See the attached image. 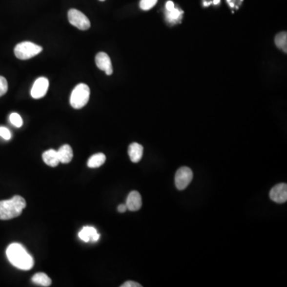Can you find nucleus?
Wrapping results in <instances>:
<instances>
[{
	"label": "nucleus",
	"instance_id": "f257e3e1",
	"mask_svg": "<svg viewBox=\"0 0 287 287\" xmlns=\"http://www.w3.org/2000/svg\"><path fill=\"white\" fill-rule=\"evenodd\" d=\"M7 256L10 263L20 270H29L34 266L33 257L21 244H11L7 249Z\"/></svg>",
	"mask_w": 287,
	"mask_h": 287
},
{
	"label": "nucleus",
	"instance_id": "f03ea898",
	"mask_svg": "<svg viewBox=\"0 0 287 287\" xmlns=\"http://www.w3.org/2000/svg\"><path fill=\"white\" fill-rule=\"evenodd\" d=\"M26 206V200L20 196H15L11 200H1L0 220H11L20 216Z\"/></svg>",
	"mask_w": 287,
	"mask_h": 287
},
{
	"label": "nucleus",
	"instance_id": "7ed1b4c3",
	"mask_svg": "<svg viewBox=\"0 0 287 287\" xmlns=\"http://www.w3.org/2000/svg\"><path fill=\"white\" fill-rule=\"evenodd\" d=\"M90 90L86 84L81 83L76 85L70 96V104L74 109H80L89 102Z\"/></svg>",
	"mask_w": 287,
	"mask_h": 287
},
{
	"label": "nucleus",
	"instance_id": "20e7f679",
	"mask_svg": "<svg viewBox=\"0 0 287 287\" xmlns=\"http://www.w3.org/2000/svg\"><path fill=\"white\" fill-rule=\"evenodd\" d=\"M42 47L31 41H22L15 48V55L21 60H27L41 52Z\"/></svg>",
	"mask_w": 287,
	"mask_h": 287
},
{
	"label": "nucleus",
	"instance_id": "39448f33",
	"mask_svg": "<svg viewBox=\"0 0 287 287\" xmlns=\"http://www.w3.org/2000/svg\"><path fill=\"white\" fill-rule=\"evenodd\" d=\"M68 20L70 24L82 31H86L90 27L89 19L76 9H70L68 12Z\"/></svg>",
	"mask_w": 287,
	"mask_h": 287
},
{
	"label": "nucleus",
	"instance_id": "423d86ee",
	"mask_svg": "<svg viewBox=\"0 0 287 287\" xmlns=\"http://www.w3.org/2000/svg\"><path fill=\"white\" fill-rule=\"evenodd\" d=\"M193 178V172L191 168L181 167L175 175V184L178 190H184L190 184Z\"/></svg>",
	"mask_w": 287,
	"mask_h": 287
},
{
	"label": "nucleus",
	"instance_id": "0eeeda50",
	"mask_svg": "<svg viewBox=\"0 0 287 287\" xmlns=\"http://www.w3.org/2000/svg\"><path fill=\"white\" fill-rule=\"evenodd\" d=\"M48 88H49V81L46 78H39L37 80L35 81L32 89H31V97L35 99H40L43 98L47 93Z\"/></svg>",
	"mask_w": 287,
	"mask_h": 287
},
{
	"label": "nucleus",
	"instance_id": "6e6552de",
	"mask_svg": "<svg viewBox=\"0 0 287 287\" xmlns=\"http://www.w3.org/2000/svg\"><path fill=\"white\" fill-rule=\"evenodd\" d=\"M270 200L278 204H283L287 200V184L281 183L275 185L270 191Z\"/></svg>",
	"mask_w": 287,
	"mask_h": 287
},
{
	"label": "nucleus",
	"instance_id": "1a4fd4ad",
	"mask_svg": "<svg viewBox=\"0 0 287 287\" xmlns=\"http://www.w3.org/2000/svg\"><path fill=\"white\" fill-rule=\"evenodd\" d=\"M96 65L101 70L105 72L107 75H111L113 74V65L109 55L106 53L100 52L96 55Z\"/></svg>",
	"mask_w": 287,
	"mask_h": 287
},
{
	"label": "nucleus",
	"instance_id": "9d476101",
	"mask_svg": "<svg viewBox=\"0 0 287 287\" xmlns=\"http://www.w3.org/2000/svg\"><path fill=\"white\" fill-rule=\"evenodd\" d=\"M126 207L131 211H137L142 206V199L141 194L137 191H131L126 200Z\"/></svg>",
	"mask_w": 287,
	"mask_h": 287
},
{
	"label": "nucleus",
	"instance_id": "9b49d317",
	"mask_svg": "<svg viewBox=\"0 0 287 287\" xmlns=\"http://www.w3.org/2000/svg\"><path fill=\"white\" fill-rule=\"evenodd\" d=\"M79 236L82 241L86 243L90 241L95 243L100 238V235L93 226H84L82 230L79 232Z\"/></svg>",
	"mask_w": 287,
	"mask_h": 287
},
{
	"label": "nucleus",
	"instance_id": "f8f14e48",
	"mask_svg": "<svg viewBox=\"0 0 287 287\" xmlns=\"http://www.w3.org/2000/svg\"><path fill=\"white\" fill-rule=\"evenodd\" d=\"M143 146L138 143L131 144L128 146V156L133 163H138L143 157Z\"/></svg>",
	"mask_w": 287,
	"mask_h": 287
},
{
	"label": "nucleus",
	"instance_id": "ddd939ff",
	"mask_svg": "<svg viewBox=\"0 0 287 287\" xmlns=\"http://www.w3.org/2000/svg\"><path fill=\"white\" fill-rule=\"evenodd\" d=\"M60 163L68 164L73 159L74 152L69 144H64L58 150Z\"/></svg>",
	"mask_w": 287,
	"mask_h": 287
},
{
	"label": "nucleus",
	"instance_id": "4468645a",
	"mask_svg": "<svg viewBox=\"0 0 287 287\" xmlns=\"http://www.w3.org/2000/svg\"><path fill=\"white\" fill-rule=\"evenodd\" d=\"M42 159L45 164L50 167H56L60 163L58 151L55 149H50L44 152L42 154Z\"/></svg>",
	"mask_w": 287,
	"mask_h": 287
},
{
	"label": "nucleus",
	"instance_id": "2eb2a0df",
	"mask_svg": "<svg viewBox=\"0 0 287 287\" xmlns=\"http://www.w3.org/2000/svg\"><path fill=\"white\" fill-rule=\"evenodd\" d=\"M105 161H106L105 155L103 153H97L90 157L88 161L87 165L91 168H96L103 165Z\"/></svg>",
	"mask_w": 287,
	"mask_h": 287
},
{
	"label": "nucleus",
	"instance_id": "dca6fc26",
	"mask_svg": "<svg viewBox=\"0 0 287 287\" xmlns=\"http://www.w3.org/2000/svg\"><path fill=\"white\" fill-rule=\"evenodd\" d=\"M33 283L41 287H50L51 285V279L44 273H37L32 278Z\"/></svg>",
	"mask_w": 287,
	"mask_h": 287
},
{
	"label": "nucleus",
	"instance_id": "f3484780",
	"mask_svg": "<svg viewBox=\"0 0 287 287\" xmlns=\"http://www.w3.org/2000/svg\"><path fill=\"white\" fill-rule=\"evenodd\" d=\"M275 44L277 47L284 52H287V32H281L276 35L275 37Z\"/></svg>",
	"mask_w": 287,
	"mask_h": 287
},
{
	"label": "nucleus",
	"instance_id": "a211bd4d",
	"mask_svg": "<svg viewBox=\"0 0 287 287\" xmlns=\"http://www.w3.org/2000/svg\"><path fill=\"white\" fill-rule=\"evenodd\" d=\"M182 13H183V12H181L179 9L173 8L172 11H167V13H166V18H167V20L168 22H172V23H175V22H176L177 21L181 20Z\"/></svg>",
	"mask_w": 287,
	"mask_h": 287
},
{
	"label": "nucleus",
	"instance_id": "6ab92c4d",
	"mask_svg": "<svg viewBox=\"0 0 287 287\" xmlns=\"http://www.w3.org/2000/svg\"><path fill=\"white\" fill-rule=\"evenodd\" d=\"M10 118V122H11V124L15 125V126L17 127V128H20V127L22 126L23 122H22L21 116L19 113H12L10 115V118Z\"/></svg>",
	"mask_w": 287,
	"mask_h": 287
},
{
	"label": "nucleus",
	"instance_id": "aec40b11",
	"mask_svg": "<svg viewBox=\"0 0 287 287\" xmlns=\"http://www.w3.org/2000/svg\"><path fill=\"white\" fill-rule=\"evenodd\" d=\"M157 1L158 0H141L140 7L144 11H148L157 4Z\"/></svg>",
	"mask_w": 287,
	"mask_h": 287
},
{
	"label": "nucleus",
	"instance_id": "412c9836",
	"mask_svg": "<svg viewBox=\"0 0 287 287\" xmlns=\"http://www.w3.org/2000/svg\"><path fill=\"white\" fill-rule=\"evenodd\" d=\"M8 89L7 80L3 77L0 76V97L4 95Z\"/></svg>",
	"mask_w": 287,
	"mask_h": 287
},
{
	"label": "nucleus",
	"instance_id": "4be33fe9",
	"mask_svg": "<svg viewBox=\"0 0 287 287\" xmlns=\"http://www.w3.org/2000/svg\"><path fill=\"white\" fill-rule=\"evenodd\" d=\"M0 137L8 141L11 138V132L9 131L8 128H5V127H0Z\"/></svg>",
	"mask_w": 287,
	"mask_h": 287
},
{
	"label": "nucleus",
	"instance_id": "5701e85b",
	"mask_svg": "<svg viewBox=\"0 0 287 287\" xmlns=\"http://www.w3.org/2000/svg\"><path fill=\"white\" fill-rule=\"evenodd\" d=\"M142 286L139 283L133 282V281H128L126 283H124V284H122L121 287H142Z\"/></svg>",
	"mask_w": 287,
	"mask_h": 287
},
{
	"label": "nucleus",
	"instance_id": "b1692460",
	"mask_svg": "<svg viewBox=\"0 0 287 287\" xmlns=\"http://www.w3.org/2000/svg\"><path fill=\"white\" fill-rule=\"evenodd\" d=\"M173 8H175L173 2L172 1H167V3H166V10H167V11H172Z\"/></svg>",
	"mask_w": 287,
	"mask_h": 287
},
{
	"label": "nucleus",
	"instance_id": "393cba45",
	"mask_svg": "<svg viewBox=\"0 0 287 287\" xmlns=\"http://www.w3.org/2000/svg\"><path fill=\"white\" fill-rule=\"evenodd\" d=\"M118 210L121 213H124L127 210L126 205H121L118 206Z\"/></svg>",
	"mask_w": 287,
	"mask_h": 287
},
{
	"label": "nucleus",
	"instance_id": "a878e982",
	"mask_svg": "<svg viewBox=\"0 0 287 287\" xmlns=\"http://www.w3.org/2000/svg\"><path fill=\"white\" fill-rule=\"evenodd\" d=\"M220 0H214L213 3L215 5H217L219 4V3H220Z\"/></svg>",
	"mask_w": 287,
	"mask_h": 287
},
{
	"label": "nucleus",
	"instance_id": "bb28decb",
	"mask_svg": "<svg viewBox=\"0 0 287 287\" xmlns=\"http://www.w3.org/2000/svg\"><path fill=\"white\" fill-rule=\"evenodd\" d=\"M100 1H104V0H100Z\"/></svg>",
	"mask_w": 287,
	"mask_h": 287
}]
</instances>
